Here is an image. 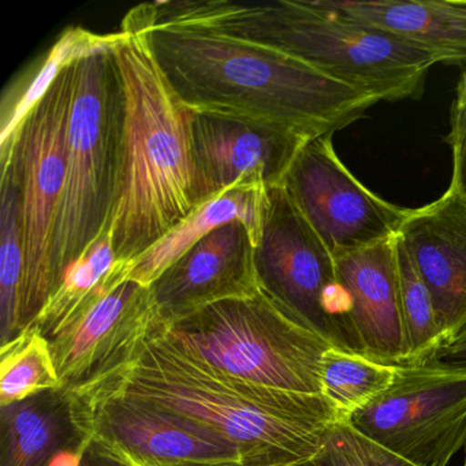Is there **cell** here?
Segmentation results:
<instances>
[{"label":"cell","mask_w":466,"mask_h":466,"mask_svg":"<svg viewBox=\"0 0 466 466\" xmlns=\"http://www.w3.org/2000/svg\"><path fill=\"white\" fill-rule=\"evenodd\" d=\"M91 387L138 398L211 428L238 447L245 466L310 462L342 422L323 394L260 386L189 356L166 338L162 321L127 364L86 389Z\"/></svg>","instance_id":"cell-1"},{"label":"cell","mask_w":466,"mask_h":466,"mask_svg":"<svg viewBox=\"0 0 466 466\" xmlns=\"http://www.w3.org/2000/svg\"><path fill=\"white\" fill-rule=\"evenodd\" d=\"M143 9L155 58L192 110L263 119L318 138L378 103L274 48L207 29L155 25L149 4Z\"/></svg>","instance_id":"cell-2"},{"label":"cell","mask_w":466,"mask_h":466,"mask_svg":"<svg viewBox=\"0 0 466 466\" xmlns=\"http://www.w3.org/2000/svg\"><path fill=\"white\" fill-rule=\"evenodd\" d=\"M111 51L121 81V148L111 230L116 260L157 244L198 207L193 157L195 110L163 75L149 42L143 5L122 21Z\"/></svg>","instance_id":"cell-3"},{"label":"cell","mask_w":466,"mask_h":466,"mask_svg":"<svg viewBox=\"0 0 466 466\" xmlns=\"http://www.w3.org/2000/svg\"><path fill=\"white\" fill-rule=\"evenodd\" d=\"M155 25L189 26L258 43L378 102L417 100L441 56L340 15L327 0L149 4Z\"/></svg>","instance_id":"cell-4"},{"label":"cell","mask_w":466,"mask_h":466,"mask_svg":"<svg viewBox=\"0 0 466 466\" xmlns=\"http://www.w3.org/2000/svg\"><path fill=\"white\" fill-rule=\"evenodd\" d=\"M113 50L76 62L66 179L54 236L56 289L113 217L124 111Z\"/></svg>","instance_id":"cell-5"},{"label":"cell","mask_w":466,"mask_h":466,"mask_svg":"<svg viewBox=\"0 0 466 466\" xmlns=\"http://www.w3.org/2000/svg\"><path fill=\"white\" fill-rule=\"evenodd\" d=\"M162 329L177 348L228 375L271 389L323 394L321 364L332 346L263 291L208 305L162 323Z\"/></svg>","instance_id":"cell-6"},{"label":"cell","mask_w":466,"mask_h":466,"mask_svg":"<svg viewBox=\"0 0 466 466\" xmlns=\"http://www.w3.org/2000/svg\"><path fill=\"white\" fill-rule=\"evenodd\" d=\"M76 64L65 67L15 135L0 144L10 155L20 187L24 268L21 331L34 326L54 293L53 249L66 179L67 135L75 91Z\"/></svg>","instance_id":"cell-7"},{"label":"cell","mask_w":466,"mask_h":466,"mask_svg":"<svg viewBox=\"0 0 466 466\" xmlns=\"http://www.w3.org/2000/svg\"><path fill=\"white\" fill-rule=\"evenodd\" d=\"M268 198L263 236L255 252L261 291L332 348L364 356L334 255L283 184L268 187Z\"/></svg>","instance_id":"cell-8"},{"label":"cell","mask_w":466,"mask_h":466,"mask_svg":"<svg viewBox=\"0 0 466 466\" xmlns=\"http://www.w3.org/2000/svg\"><path fill=\"white\" fill-rule=\"evenodd\" d=\"M69 397L89 446L124 466L244 465L225 436L154 403L97 387Z\"/></svg>","instance_id":"cell-9"},{"label":"cell","mask_w":466,"mask_h":466,"mask_svg":"<svg viewBox=\"0 0 466 466\" xmlns=\"http://www.w3.org/2000/svg\"><path fill=\"white\" fill-rule=\"evenodd\" d=\"M345 424L416 466H447L466 447V372L398 367L391 387Z\"/></svg>","instance_id":"cell-10"},{"label":"cell","mask_w":466,"mask_h":466,"mask_svg":"<svg viewBox=\"0 0 466 466\" xmlns=\"http://www.w3.org/2000/svg\"><path fill=\"white\" fill-rule=\"evenodd\" d=\"M130 263L116 260L102 282L48 338L67 394L102 380L127 364L160 323L151 288L129 279Z\"/></svg>","instance_id":"cell-11"},{"label":"cell","mask_w":466,"mask_h":466,"mask_svg":"<svg viewBox=\"0 0 466 466\" xmlns=\"http://www.w3.org/2000/svg\"><path fill=\"white\" fill-rule=\"evenodd\" d=\"M283 187L334 256L395 238L409 211L367 189L340 162L332 135L302 148Z\"/></svg>","instance_id":"cell-12"},{"label":"cell","mask_w":466,"mask_h":466,"mask_svg":"<svg viewBox=\"0 0 466 466\" xmlns=\"http://www.w3.org/2000/svg\"><path fill=\"white\" fill-rule=\"evenodd\" d=\"M193 157L198 207L238 184L279 187L309 136L275 122L195 111Z\"/></svg>","instance_id":"cell-13"},{"label":"cell","mask_w":466,"mask_h":466,"mask_svg":"<svg viewBox=\"0 0 466 466\" xmlns=\"http://www.w3.org/2000/svg\"><path fill=\"white\" fill-rule=\"evenodd\" d=\"M255 252L239 220L204 237L151 286L160 321L170 324L217 302L258 296Z\"/></svg>","instance_id":"cell-14"},{"label":"cell","mask_w":466,"mask_h":466,"mask_svg":"<svg viewBox=\"0 0 466 466\" xmlns=\"http://www.w3.org/2000/svg\"><path fill=\"white\" fill-rule=\"evenodd\" d=\"M398 237L432 296L449 345L466 327L465 198L447 189L409 209Z\"/></svg>","instance_id":"cell-15"},{"label":"cell","mask_w":466,"mask_h":466,"mask_svg":"<svg viewBox=\"0 0 466 466\" xmlns=\"http://www.w3.org/2000/svg\"><path fill=\"white\" fill-rule=\"evenodd\" d=\"M397 238L335 255L340 285L364 356L390 367H408V339L400 302Z\"/></svg>","instance_id":"cell-16"},{"label":"cell","mask_w":466,"mask_h":466,"mask_svg":"<svg viewBox=\"0 0 466 466\" xmlns=\"http://www.w3.org/2000/svg\"><path fill=\"white\" fill-rule=\"evenodd\" d=\"M340 15L466 65V0H327Z\"/></svg>","instance_id":"cell-17"},{"label":"cell","mask_w":466,"mask_h":466,"mask_svg":"<svg viewBox=\"0 0 466 466\" xmlns=\"http://www.w3.org/2000/svg\"><path fill=\"white\" fill-rule=\"evenodd\" d=\"M268 187L238 184L198 207L157 244L129 260V279L151 288L187 250L220 226L239 220L258 248L268 211Z\"/></svg>","instance_id":"cell-18"},{"label":"cell","mask_w":466,"mask_h":466,"mask_svg":"<svg viewBox=\"0 0 466 466\" xmlns=\"http://www.w3.org/2000/svg\"><path fill=\"white\" fill-rule=\"evenodd\" d=\"M86 446L89 441L64 390L0 406V466H48L56 452Z\"/></svg>","instance_id":"cell-19"},{"label":"cell","mask_w":466,"mask_h":466,"mask_svg":"<svg viewBox=\"0 0 466 466\" xmlns=\"http://www.w3.org/2000/svg\"><path fill=\"white\" fill-rule=\"evenodd\" d=\"M124 37L122 31L99 35L81 26L65 29L45 58L32 65L25 75L5 92L2 100L0 144L6 143L15 135L23 119L42 99L65 67L97 51L113 50Z\"/></svg>","instance_id":"cell-20"},{"label":"cell","mask_w":466,"mask_h":466,"mask_svg":"<svg viewBox=\"0 0 466 466\" xmlns=\"http://www.w3.org/2000/svg\"><path fill=\"white\" fill-rule=\"evenodd\" d=\"M0 345L21 334V288L25 252L21 223L20 187L10 155L0 157Z\"/></svg>","instance_id":"cell-21"},{"label":"cell","mask_w":466,"mask_h":466,"mask_svg":"<svg viewBox=\"0 0 466 466\" xmlns=\"http://www.w3.org/2000/svg\"><path fill=\"white\" fill-rule=\"evenodd\" d=\"M395 375V367L331 348L324 354L321 364L323 395L346 422L387 391L394 383Z\"/></svg>","instance_id":"cell-22"},{"label":"cell","mask_w":466,"mask_h":466,"mask_svg":"<svg viewBox=\"0 0 466 466\" xmlns=\"http://www.w3.org/2000/svg\"><path fill=\"white\" fill-rule=\"evenodd\" d=\"M61 387L50 343L37 327L24 329L0 349V406Z\"/></svg>","instance_id":"cell-23"},{"label":"cell","mask_w":466,"mask_h":466,"mask_svg":"<svg viewBox=\"0 0 466 466\" xmlns=\"http://www.w3.org/2000/svg\"><path fill=\"white\" fill-rule=\"evenodd\" d=\"M116 261L110 222L96 241L65 272L58 288L35 320L34 326L40 329L46 339L58 331L76 308L102 282Z\"/></svg>","instance_id":"cell-24"},{"label":"cell","mask_w":466,"mask_h":466,"mask_svg":"<svg viewBox=\"0 0 466 466\" xmlns=\"http://www.w3.org/2000/svg\"><path fill=\"white\" fill-rule=\"evenodd\" d=\"M397 263L408 339V367L428 364L447 345L446 335L439 321L432 296L400 237L397 238Z\"/></svg>","instance_id":"cell-25"},{"label":"cell","mask_w":466,"mask_h":466,"mask_svg":"<svg viewBox=\"0 0 466 466\" xmlns=\"http://www.w3.org/2000/svg\"><path fill=\"white\" fill-rule=\"evenodd\" d=\"M450 111L446 143L451 149L452 173L449 189L466 200V65H463Z\"/></svg>","instance_id":"cell-26"},{"label":"cell","mask_w":466,"mask_h":466,"mask_svg":"<svg viewBox=\"0 0 466 466\" xmlns=\"http://www.w3.org/2000/svg\"><path fill=\"white\" fill-rule=\"evenodd\" d=\"M313 462L318 466H365L349 436L345 422H339L334 428L326 446Z\"/></svg>","instance_id":"cell-27"},{"label":"cell","mask_w":466,"mask_h":466,"mask_svg":"<svg viewBox=\"0 0 466 466\" xmlns=\"http://www.w3.org/2000/svg\"><path fill=\"white\" fill-rule=\"evenodd\" d=\"M349 436L356 447L357 452L361 457L365 466H416L414 463L409 462L405 458L389 451L384 447L379 446L375 441L364 438V436L351 430L348 424Z\"/></svg>","instance_id":"cell-28"},{"label":"cell","mask_w":466,"mask_h":466,"mask_svg":"<svg viewBox=\"0 0 466 466\" xmlns=\"http://www.w3.org/2000/svg\"><path fill=\"white\" fill-rule=\"evenodd\" d=\"M431 362L466 372V343H450Z\"/></svg>","instance_id":"cell-29"},{"label":"cell","mask_w":466,"mask_h":466,"mask_svg":"<svg viewBox=\"0 0 466 466\" xmlns=\"http://www.w3.org/2000/svg\"><path fill=\"white\" fill-rule=\"evenodd\" d=\"M89 446L80 447V449H66L56 452L48 466H80L84 452Z\"/></svg>","instance_id":"cell-30"},{"label":"cell","mask_w":466,"mask_h":466,"mask_svg":"<svg viewBox=\"0 0 466 466\" xmlns=\"http://www.w3.org/2000/svg\"><path fill=\"white\" fill-rule=\"evenodd\" d=\"M80 466H124L111 458L105 457L99 454L96 450L92 449L91 446L84 452L83 460H81Z\"/></svg>","instance_id":"cell-31"},{"label":"cell","mask_w":466,"mask_h":466,"mask_svg":"<svg viewBox=\"0 0 466 466\" xmlns=\"http://www.w3.org/2000/svg\"><path fill=\"white\" fill-rule=\"evenodd\" d=\"M451 343H466V327L455 337V339L452 340Z\"/></svg>","instance_id":"cell-32"},{"label":"cell","mask_w":466,"mask_h":466,"mask_svg":"<svg viewBox=\"0 0 466 466\" xmlns=\"http://www.w3.org/2000/svg\"><path fill=\"white\" fill-rule=\"evenodd\" d=\"M204 466H244L242 463H223V465H204Z\"/></svg>","instance_id":"cell-33"},{"label":"cell","mask_w":466,"mask_h":466,"mask_svg":"<svg viewBox=\"0 0 466 466\" xmlns=\"http://www.w3.org/2000/svg\"><path fill=\"white\" fill-rule=\"evenodd\" d=\"M296 466H318V465H316V463L313 462V461H310V462L301 463V465H296Z\"/></svg>","instance_id":"cell-34"},{"label":"cell","mask_w":466,"mask_h":466,"mask_svg":"<svg viewBox=\"0 0 466 466\" xmlns=\"http://www.w3.org/2000/svg\"><path fill=\"white\" fill-rule=\"evenodd\" d=\"M465 466H466V458H465Z\"/></svg>","instance_id":"cell-35"}]
</instances>
